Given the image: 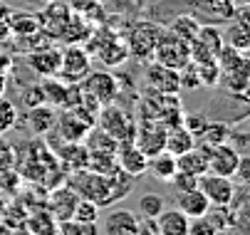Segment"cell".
I'll use <instances>...</instances> for the list:
<instances>
[{"instance_id": "obj_1", "label": "cell", "mask_w": 250, "mask_h": 235, "mask_svg": "<svg viewBox=\"0 0 250 235\" xmlns=\"http://www.w3.org/2000/svg\"><path fill=\"white\" fill-rule=\"evenodd\" d=\"M69 183L77 191L80 198H89L92 203H97L99 208L112 206V191H109V181L102 174H94L89 169H80V171H69Z\"/></svg>"}, {"instance_id": "obj_2", "label": "cell", "mask_w": 250, "mask_h": 235, "mask_svg": "<svg viewBox=\"0 0 250 235\" xmlns=\"http://www.w3.org/2000/svg\"><path fill=\"white\" fill-rule=\"evenodd\" d=\"M97 126L104 129L109 137H114L117 144L134 141V137H136V124H134V119H131L124 109L114 107V102H112V104H104V107L97 112Z\"/></svg>"}, {"instance_id": "obj_3", "label": "cell", "mask_w": 250, "mask_h": 235, "mask_svg": "<svg viewBox=\"0 0 250 235\" xmlns=\"http://www.w3.org/2000/svg\"><path fill=\"white\" fill-rule=\"evenodd\" d=\"M161 32H164V27L156 25V22H149V20L134 22V25L129 27V38L124 40L126 47H129V57L151 59V57H154V47H156V42H159Z\"/></svg>"}, {"instance_id": "obj_4", "label": "cell", "mask_w": 250, "mask_h": 235, "mask_svg": "<svg viewBox=\"0 0 250 235\" xmlns=\"http://www.w3.org/2000/svg\"><path fill=\"white\" fill-rule=\"evenodd\" d=\"M60 52H62V62H60L57 77L62 82H69V84H80L92 70V55L80 42L77 45H67Z\"/></svg>"}, {"instance_id": "obj_5", "label": "cell", "mask_w": 250, "mask_h": 235, "mask_svg": "<svg viewBox=\"0 0 250 235\" xmlns=\"http://www.w3.org/2000/svg\"><path fill=\"white\" fill-rule=\"evenodd\" d=\"M156 62L166 64V67H173V70H181L186 62H191L188 57V42L181 40L178 35H173L171 30H164L159 35V42L154 47V57Z\"/></svg>"}, {"instance_id": "obj_6", "label": "cell", "mask_w": 250, "mask_h": 235, "mask_svg": "<svg viewBox=\"0 0 250 235\" xmlns=\"http://www.w3.org/2000/svg\"><path fill=\"white\" fill-rule=\"evenodd\" d=\"M221 45H223V35L216 25H198L196 38L188 42V57L196 64L213 62L216 59V52L221 50Z\"/></svg>"}, {"instance_id": "obj_7", "label": "cell", "mask_w": 250, "mask_h": 235, "mask_svg": "<svg viewBox=\"0 0 250 235\" xmlns=\"http://www.w3.org/2000/svg\"><path fill=\"white\" fill-rule=\"evenodd\" d=\"M198 188L206 193L210 206H230V200L235 198V191H238L230 176H218L210 171L198 176Z\"/></svg>"}, {"instance_id": "obj_8", "label": "cell", "mask_w": 250, "mask_h": 235, "mask_svg": "<svg viewBox=\"0 0 250 235\" xmlns=\"http://www.w3.org/2000/svg\"><path fill=\"white\" fill-rule=\"evenodd\" d=\"M80 84H82V89H87L97 99L99 107L112 104L117 99V94H119V82H117V77L112 72H92L89 70V75Z\"/></svg>"}, {"instance_id": "obj_9", "label": "cell", "mask_w": 250, "mask_h": 235, "mask_svg": "<svg viewBox=\"0 0 250 235\" xmlns=\"http://www.w3.org/2000/svg\"><path fill=\"white\" fill-rule=\"evenodd\" d=\"M77 200H80L77 191H75L72 186H64V183H62V186H55V188L50 191V196H47V200H45V208H47V213L55 218V223H60V220L72 218Z\"/></svg>"}, {"instance_id": "obj_10", "label": "cell", "mask_w": 250, "mask_h": 235, "mask_svg": "<svg viewBox=\"0 0 250 235\" xmlns=\"http://www.w3.org/2000/svg\"><path fill=\"white\" fill-rule=\"evenodd\" d=\"M164 141H166V126L159 119H144L141 126H136L134 144L146 156H154V154L164 151Z\"/></svg>"}, {"instance_id": "obj_11", "label": "cell", "mask_w": 250, "mask_h": 235, "mask_svg": "<svg viewBox=\"0 0 250 235\" xmlns=\"http://www.w3.org/2000/svg\"><path fill=\"white\" fill-rule=\"evenodd\" d=\"M240 161V151L233 144H216L208 149V171L218 176H230L235 174V166Z\"/></svg>"}, {"instance_id": "obj_12", "label": "cell", "mask_w": 250, "mask_h": 235, "mask_svg": "<svg viewBox=\"0 0 250 235\" xmlns=\"http://www.w3.org/2000/svg\"><path fill=\"white\" fill-rule=\"evenodd\" d=\"M60 62H62V52L57 47H52V45L38 47V50H32L27 55V67L40 77H57Z\"/></svg>"}, {"instance_id": "obj_13", "label": "cell", "mask_w": 250, "mask_h": 235, "mask_svg": "<svg viewBox=\"0 0 250 235\" xmlns=\"http://www.w3.org/2000/svg\"><path fill=\"white\" fill-rule=\"evenodd\" d=\"M117 166L129 176H144L149 171V156L134 141H126L117 146Z\"/></svg>"}, {"instance_id": "obj_14", "label": "cell", "mask_w": 250, "mask_h": 235, "mask_svg": "<svg viewBox=\"0 0 250 235\" xmlns=\"http://www.w3.org/2000/svg\"><path fill=\"white\" fill-rule=\"evenodd\" d=\"M146 84L156 92V94H178L181 87H178V70L173 67H166L161 62H151L146 70Z\"/></svg>"}, {"instance_id": "obj_15", "label": "cell", "mask_w": 250, "mask_h": 235, "mask_svg": "<svg viewBox=\"0 0 250 235\" xmlns=\"http://www.w3.org/2000/svg\"><path fill=\"white\" fill-rule=\"evenodd\" d=\"M75 10H69V5L64 3V0H47L45 3V10L38 15L40 18V27L47 32L50 38L57 40L60 30L64 27V22L69 20V15H72Z\"/></svg>"}, {"instance_id": "obj_16", "label": "cell", "mask_w": 250, "mask_h": 235, "mask_svg": "<svg viewBox=\"0 0 250 235\" xmlns=\"http://www.w3.org/2000/svg\"><path fill=\"white\" fill-rule=\"evenodd\" d=\"M55 129L62 137V141H84V137H87V131L92 129V124L80 119L72 109H60Z\"/></svg>"}, {"instance_id": "obj_17", "label": "cell", "mask_w": 250, "mask_h": 235, "mask_svg": "<svg viewBox=\"0 0 250 235\" xmlns=\"http://www.w3.org/2000/svg\"><path fill=\"white\" fill-rule=\"evenodd\" d=\"M25 121H27V131L32 137H47V134L55 131L57 112H55V107H50L45 102V104H38V107H30L27 114H25Z\"/></svg>"}, {"instance_id": "obj_18", "label": "cell", "mask_w": 250, "mask_h": 235, "mask_svg": "<svg viewBox=\"0 0 250 235\" xmlns=\"http://www.w3.org/2000/svg\"><path fill=\"white\" fill-rule=\"evenodd\" d=\"M136 225H139V218L131 211L117 208L104 215V223L99 230L109 233V235H136Z\"/></svg>"}, {"instance_id": "obj_19", "label": "cell", "mask_w": 250, "mask_h": 235, "mask_svg": "<svg viewBox=\"0 0 250 235\" xmlns=\"http://www.w3.org/2000/svg\"><path fill=\"white\" fill-rule=\"evenodd\" d=\"M221 35H223V42L226 45L248 52V47H250V27H248V10H245V5L238 10V20L230 18L226 32H221Z\"/></svg>"}, {"instance_id": "obj_20", "label": "cell", "mask_w": 250, "mask_h": 235, "mask_svg": "<svg viewBox=\"0 0 250 235\" xmlns=\"http://www.w3.org/2000/svg\"><path fill=\"white\" fill-rule=\"evenodd\" d=\"M55 156L67 171H80V169H87L89 149L84 146V141H64L62 146H57Z\"/></svg>"}, {"instance_id": "obj_21", "label": "cell", "mask_w": 250, "mask_h": 235, "mask_svg": "<svg viewBox=\"0 0 250 235\" xmlns=\"http://www.w3.org/2000/svg\"><path fill=\"white\" fill-rule=\"evenodd\" d=\"M208 198H206V193L196 186V188H191V191H181V193H176V208L181 211V213H186L188 218H201V215H206V211H208Z\"/></svg>"}, {"instance_id": "obj_22", "label": "cell", "mask_w": 250, "mask_h": 235, "mask_svg": "<svg viewBox=\"0 0 250 235\" xmlns=\"http://www.w3.org/2000/svg\"><path fill=\"white\" fill-rule=\"evenodd\" d=\"M8 27H10V35H15L18 40H25V38H32L40 27V18L35 13H25V10H10L8 13Z\"/></svg>"}, {"instance_id": "obj_23", "label": "cell", "mask_w": 250, "mask_h": 235, "mask_svg": "<svg viewBox=\"0 0 250 235\" xmlns=\"http://www.w3.org/2000/svg\"><path fill=\"white\" fill-rule=\"evenodd\" d=\"M89 35H92V22L84 20V15L72 13L69 20L64 22V27L60 30L57 40H62L64 45H77V42H84Z\"/></svg>"}, {"instance_id": "obj_24", "label": "cell", "mask_w": 250, "mask_h": 235, "mask_svg": "<svg viewBox=\"0 0 250 235\" xmlns=\"http://www.w3.org/2000/svg\"><path fill=\"white\" fill-rule=\"evenodd\" d=\"M191 146H196V137L184 126V124H173L166 126V141H164V151H168L171 156H181L184 151H188Z\"/></svg>"}, {"instance_id": "obj_25", "label": "cell", "mask_w": 250, "mask_h": 235, "mask_svg": "<svg viewBox=\"0 0 250 235\" xmlns=\"http://www.w3.org/2000/svg\"><path fill=\"white\" fill-rule=\"evenodd\" d=\"M176 169L188 171L193 176H203L208 171V149L196 144L188 151H184L181 156H176Z\"/></svg>"}, {"instance_id": "obj_26", "label": "cell", "mask_w": 250, "mask_h": 235, "mask_svg": "<svg viewBox=\"0 0 250 235\" xmlns=\"http://www.w3.org/2000/svg\"><path fill=\"white\" fill-rule=\"evenodd\" d=\"M188 215L181 213L178 208H164L156 215V225H159V235H188Z\"/></svg>"}, {"instance_id": "obj_27", "label": "cell", "mask_w": 250, "mask_h": 235, "mask_svg": "<svg viewBox=\"0 0 250 235\" xmlns=\"http://www.w3.org/2000/svg\"><path fill=\"white\" fill-rule=\"evenodd\" d=\"M233 97H245L248 94V87H250V64H243L238 70H228V72H221V82Z\"/></svg>"}, {"instance_id": "obj_28", "label": "cell", "mask_w": 250, "mask_h": 235, "mask_svg": "<svg viewBox=\"0 0 250 235\" xmlns=\"http://www.w3.org/2000/svg\"><path fill=\"white\" fill-rule=\"evenodd\" d=\"M149 171L154 174L156 181L168 183L171 176L176 174V156H171L168 151H159V154L149 156Z\"/></svg>"}, {"instance_id": "obj_29", "label": "cell", "mask_w": 250, "mask_h": 235, "mask_svg": "<svg viewBox=\"0 0 250 235\" xmlns=\"http://www.w3.org/2000/svg\"><path fill=\"white\" fill-rule=\"evenodd\" d=\"M228 137H230V129H228L226 121H206L203 131L196 137V144L210 149V146H216V144H223Z\"/></svg>"}, {"instance_id": "obj_30", "label": "cell", "mask_w": 250, "mask_h": 235, "mask_svg": "<svg viewBox=\"0 0 250 235\" xmlns=\"http://www.w3.org/2000/svg\"><path fill=\"white\" fill-rule=\"evenodd\" d=\"M106 181H109V191H112V203H117V200L131 196V191H134V176L124 174L119 166H117L112 174H106Z\"/></svg>"}, {"instance_id": "obj_31", "label": "cell", "mask_w": 250, "mask_h": 235, "mask_svg": "<svg viewBox=\"0 0 250 235\" xmlns=\"http://www.w3.org/2000/svg\"><path fill=\"white\" fill-rule=\"evenodd\" d=\"M216 64L221 67V72H228V70H238V67L248 64V52L238 50V47H230V45H221V50L216 52Z\"/></svg>"}, {"instance_id": "obj_32", "label": "cell", "mask_w": 250, "mask_h": 235, "mask_svg": "<svg viewBox=\"0 0 250 235\" xmlns=\"http://www.w3.org/2000/svg\"><path fill=\"white\" fill-rule=\"evenodd\" d=\"M87 169L94 174H112L117 169V151H89L87 156Z\"/></svg>"}, {"instance_id": "obj_33", "label": "cell", "mask_w": 250, "mask_h": 235, "mask_svg": "<svg viewBox=\"0 0 250 235\" xmlns=\"http://www.w3.org/2000/svg\"><path fill=\"white\" fill-rule=\"evenodd\" d=\"M198 20L193 18V15H178V18H173V22H171V32L173 35H178L181 40H186V42H191L193 38H196V32H198Z\"/></svg>"}, {"instance_id": "obj_34", "label": "cell", "mask_w": 250, "mask_h": 235, "mask_svg": "<svg viewBox=\"0 0 250 235\" xmlns=\"http://www.w3.org/2000/svg\"><path fill=\"white\" fill-rule=\"evenodd\" d=\"M136 208H139V213H141V218H156L166 206H164V196H159V193H144V196H139V200H136Z\"/></svg>"}, {"instance_id": "obj_35", "label": "cell", "mask_w": 250, "mask_h": 235, "mask_svg": "<svg viewBox=\"0 0 250 235\" xmlns=\"http://www.w3.org/2000/svg\"><path fill=\"white\" fill-rule=\"evenodd\" d=\"M55 233H62V235H97L99 225L97 223H80L75 218H67V220H60L55 225Z\"/></svg>"}, {"instance_id": "obj_36", "label": "cell", "mask_w": 250, "mask_h": 235, "mask_svg": "<svg viewBox=\"0 0 250 235\" xmlns=\"http://www.w3.org/2000/svg\"><path fill=\"white\" fill-rule=\"evenodd\" d=\"M198 8L201 10H208L216 20H230V18H235L233 0H201Z\"/></svg>"}, {"instance_id": "obj_37", "label": "cell", "mask_w": 250, "mask_h": 235, "mask_svg": "<svg viewBox=\"0 0 250 235\" xmlns=\"http://www.w3.org/2000/svg\"><path fill=\"white\" fill-rule=\"evenodd\" d=\"M55 218L47 213V208L45 211H40V213H30L27 218H25V228L27 230H32V233H55Z\"/></svg>"}, {"instance_id": "obj_38", "label": "cell", "mask_w": 250, "mask_h": 235, "mask_svg": "<svg viewBox=\"0 0 250 235\" xmlns=\"http://www.w3.org/2000/svg\"><path fill=\"white\" fill-rule=\"evenodd\" d=\"M196 64V62H193ZM196 72H198V79H201V87H218L221 82V67L213 62H203V64H196Z\"/></svg>"}, {"instance_id": "obj_39", "label": "cell", "mask_w": 250, "mask_h": 235, "mask_svg": "<svg viewBox=\"0 0 250 235\" xmlns=\"http://www.w3.org/2000/svg\"><path fill=\"white\" fill-rule=\"evenodd\" d=\"M99 211H102V208H99L97 203H92L89 198H80L77 206H75L72 218L80 220V223H97V220H99Z\"/></svg>"}, {"instance_id": "obj_40", "label": "cell", "mask_w": 250, "mask_h": 235, "mask_svg": "<svg viewBox=\"0 0 250 235\" xmlns=\"http://www.w3.org/2000/svg\"><path fill=\"white\" fill-rule=\"evenodd\" d=\"M15 124H18V109H15V104L10 102V99L0 97V134L10 131Z\"/></svg>"}, {"instance_id": "obj_41", "label": "cell", "mask_w": 250, "mask_h": 235, "mask_svg": "<svg viewBox=\"0 0 250 235\" xmlns=\"http://www.w3.org/2000/svg\"><path fill=\"white\" fill-rule=\"evenodd\" d=\"M178 87L181 89H198L201 87V79H198V72H196L193 62H186L181 70H178Z\"/></svg>"}, {"instance_id": "obj_42", "label": "cell", "mask_w": 250, "mask_h": 235, "mask_svg": "<svg viewBox=\"0 0 250 235\" xmlns=\"http://www.w3.org/2000/svg\"><path fill=\"white\" fill-rule=\"evenodd\" d=\"M18 163V151L13 144H8V139L0 134V171H8V169H15Z\"/></svg>"}, {"instance_id": "obj_43", "label": "cell", "mask_w": 250, "mask_h": 235, "mask_svg": "<svg viewBox=\"0 0 250 235\" xmlns=\"http://www.w3.org/2000/svg\"><path fill=\"white\" fill-rule=\"evenodd\" d=\"M168 183L173 186L176 193H181V191H191V188H196V186H198V176H193V174H188V171H181V169H176V174L171 176Z\"/></svg>"}, {"instance_id": "obj_44", "label": "cell", "mask_w": 250, "mask_h": 235, "mask_svg": "<svg viewBox=\"0 0 250 235\" xmlns=\"http://www.w3.org/2000/svg\"><path fill=\"white\" fill-rule=\"evenodd\" d=\"M22 104H25V109L38 107V104H45V92H42V84H27V87L22 89Z\"/></svg>"}, {"instance_id": "obj_45", "label": "cell", "mask_w": 250, "mask_h": 235, "mask_svg": "<svg viewBox=\"0 0 250 235\" xmlns=\"http://www.w3.org/2000/svg\"><path fill=\"white\" fill-rule=\"evenodd\" d=\"M188 233L191 235H216V228L210 225V220L206 215H201V218H191L188 220Z\"/></svg>"}, {"instance_id": "obj_46", "label": "cell", "mask_w": 250, "mask_h": 235, "mask_svg": "<svg viewBox=\"0 0 250 235\" xmlns=\"http://www.w3.org/2000/svg\"><path fill=\"white\" fill-rule=\"evenodd\" d=\"M206 121H208V119H206L203 114H198V112H193V114H184V117H181V124L193 134V137H198V134L203 131Z\"/></svg>"}, {"instance_id": "obj_47", "label": "cell", "mask_w": 250, "mask_h": 235, "mask_svg": "<svg viewBox=\"0 0 250 235\" xmlns=\"http://www.w3.org/2000/svg\"><path fill=\"white\" fill-rule=\"evenodd\" d=\"M136 233H139V235H159L156 218H144V220H139V225H136Z\"/></svg>"}, {"instance_id": "obj_48", "label": "cell", "mask_w": 250, "mask_h": 235, "mask_svg": "<svg viewBox=\"0 0 250 235\" xmlns=\"http://www.w3.org/2000/svg\"><path fill=\"white\" fill-rule=\"evenodd\" d=\"M64 3L69 5V10H75V13H84L89 5H94L97 0H64Z\"/></svg>"}, {"instance_id": "obj_49", "label": "cell", "mask_w": 250, "mask_h": 235, "mask_svg": "<svg viewBox=\"0 0 250 235\" xmlns=\"http://www.w3.org/2000/svg\"><path fill=\"white\" fill-rule=\"evenodd\" d=\"M13 70V57L8 55V52H3V50H0V72H3V75H8Z\"/></svg>"}, {"instance_id": "obj_50", "label": "cell", "mask_w": 250, "mask_h": 235, "mask_svg": "<svg viewBox=\"0 0 250 235\" xmlns=\"http://www.w3.org/2000/svg\"><path fill=\"white\" fill-rule=\"evenodd\" d=\"M5 40H10V27L5 18H0V42H5Z\"/></svg>"}, {"instance_id": "obj_51", "label": "cell", "mask_w": 250, "mask_h": 235, "mask_svg": "<svg viewBox=\"0 0 250 235\" xmlns=\"http://www.w3.org/2000/svg\"><path fill=\"white\" fill-rule=\"evenodd\" d=\"M5 89H8V75H3V72H0V97L5 94Z\"/></svg>"}, {"instance_id": "obj_52", "label": "cell", "mask_w": 250, "mask_h": 235, "mask_svg": "<svg viewBox=\"0 0 250 235\" xmlns=\"http://www.w3.org/2000/svg\"><path fill=\"white\" fill-rule=\"evenodd\" d=\"M40 3H47V0H40Z\"/></svg>"}]
</instances>
